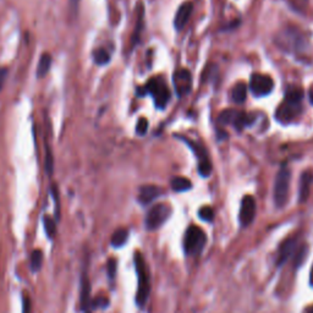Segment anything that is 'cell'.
<instances>
[{"label": "cell", "instance_id": "cell-1", "mask_svg": "<svg viewBox=\"0 0 313 313\" xmlns=\"http://www.w3.org/2000/svg\"><path fill=\"white\" fill-rule=\"evenodd\" d=\"M135 267L136 271H137V280H138V287H137V295H136V302L140 307H143L148 300L149 292H151V285H149V275L148 269L143 258L142 254L140 252H136L135 254Z\"/></svg>", "mask_w": 313, "mask_h": 313}, {"label": "cell", "instance_id": "cell-2", "mask_svg": "<svg viewBox=\"0 0 313 313\" xmlns=\"http://www.w3.org/2000/svg\"><path fill=\"white\" fill-rule=\"evenodd\" d=\"M207 243V236L201 228L191 225L185 232L184 248L188 256H196L203 251Z\"/></svg>", "mask_w": 313, "mask_h": 313}, {"label": "cell", "instance_id": "cell-3", "mask_svg": "<svg viewBox=\"0 0 313 313\" xmlns=\"http://www.w3.org/2000/svg\"><path fill=\"white\" fill-rule=\"evenodd\" d=\"M290 179H291V173H290L289 169L285 167H282L276 174L275 182H274V202H275V206L279 208L284 207L287 201Z\"/></svg>", "mask_w": 313, "mask_h": 313}, {"label": "cell", "instance_id": "cell-4", "mask_svg": "<svg viewBox=\"0 0 313 313\" xmlns=\"http://www.w3.org/2000/svg\"><path fill=\"white\" fill-rule=\"evenodd\" d=\"M147 93H151L154 99L156 107L159 109H164L170 99V91H169L167 84L160 77H153L149 80L146 85Z\"/></svg>", "mask_w": 313, "mask_h": 313}, {"label": "cell", "instance_id": "cell-5", "mask_svg": "<svg viewBox=\"0 0 313 313\" xmlns=\"http://www.w3.org/2000/svg\"><path fill=\"white\" fill-rule=\"evenodd\" d=\"M171 214L170 206L167 203H158L152 207L146 217V226L148 230H156L169 219Z\"/></svg>", "mask_w": 313, "mask_h": 313}, {"label": "cell", "instance_id": "cell-6", "mask_svg": "<svg viewBox=\"0 0 313 313\" xmlns=\"http://www.w3.org/2000/svg\"><path fill=\"white\" fill-rule=\"evenodd\" d=\"M180 140L185 141V143L188 145V147H190L193 151V153H195V156L197 157L199 175H202L203 178L209 176L210 173H212V163H210L208 154H207V151L204 149V147L202 145H196L193 141L187 140L186 137H180Z\"/></svg>", "mask_w": 313, "mask_h": 313}, {"label": "cell", "instance_id": "cell-7", "mask_svg": "<svg viewBox=\"0 0 313 313\" xmlns=\"http://www.w3.org/2000/svg\"><path fill=\"white\" fill-rule=\"evenodd\" d=\"M274 88V81L270 76L263 74H253L250 80V90L256 97L268 96Z\"/></svg>", "mask_w": 313, "mask_h": 313}, {"label": "cell", "instance_id": "cell-8", "mask_svg": "<svg viewBox=\"0 0 313 313\" xmlns=\"http://www.w3.org/2000/svg\"><path fill=\"white\" fill-rule=\"evenodd\" d=\"M301 102H291L284 99L282 104L276 109L275 118L280 123H290L301 113Z\"/></svg>", "mask_w": 313, "mask_h": 313}, {"label": "cell", "instance_id": "cell-9", "mask_svg": "<svg viewBox=\"0 0 313 313\" xmlns=\"http://www.w3.org/2000/svg\"><path fill=\"white\" fill-rule=\"evenodd\" d=\"M173 84L179 97L186 96L192 88V76L187 69H179L173 76Z\"/></svg>", "mask_w": 313, "mask_h": 313}, {"label": "cell", "instance_id": "cell-10", "mask_svg": "<svg viewBox=\"0 0 313 313\" xmlns=\"http://www.w3.org/2000/svg\"><path fill=\"white\" fill-rule=\"evenodd\" d=\"M256 215V201L252 196L247 195L241 201V208L239 219L242 226H248L253 221Z\"/></svg>", "mask_w": 313, "mask_h": 313}, {"label": "cell", "instance_id": "cell-11", "mask_svg": "<svg viewBox=\"0 0 313 313\" xmlns=\"http://www.w3.org/2000/svg\"><path fill=\"white\" fill-rule=\"evenodd\" d=\"M160 193H162V188L156 185H145L140 187V191H138V202L142 204H149L159 197Z\"/></svg>", "mask_w": 313, "mask_h": 313}, {"label": "cell", "instance_id": "cell-12", "mask_svg": "<svg viewBox=\"0 0 313 313\" xmlns=\"http://www.w3.org/2000/svg\"><path fill=\"white\" fill-rule=\"evenodd\" d=\"M193 7L191 3H185L181 7L179 8L178 13L175 15V20H174V25H175L176 30L184 29L185 25L187 24V21L190 20L191 14H192Z\"/></svg>", "mask_w": 313, "mask_h": 313}, {"label": "cell", "instance_id": "cell-13", "mask_svg": "<svg viewBox=\"0 0 313 313\" xmlns=\"http://www.w3.org/2000/svg\"><path fill=\"white\" fill-rule=\"evenodd\" d=\"M313 182V174L309 171H304L301 175L300 179V190H298V199L301 203L307 201L309 196V190H311V185Z\"/></svg>", "mask_w": 313, "mask_h": 313}, {"label": "cell", "instance_id": "cell-14", "mask_svg": "<svg viewBox=\"0 0 313 313\" xmlns=\"http://www.w3.org/2000/svg\"><path fill=\"white\" fill-rule=\"evenodd\" d=\"M80 306L82 309H87L90 306V296H91V284L87 274L84 273L81 276V290H80Z\"/></svg>", "mask_w": 313, "mask_h": 313}, {"label": "cell", "instance_id": "cell-15", "mask_svg": "<svg viewBox=\"0 0 313 313\" xmlns=\"http://www.w3.org/2000/svg\"><path fill=\"white\" fill-rule=\"evenodd\" d=\"M296 247V239L295 237H291V239H287L284 243L280 246V250H279L278 253V259H276V264L282 265L285 262L287 261L290 256L292 254L293 250Z\"/></svg>", "mask_w": 313, "mask_h": 313}, {"label": "cell", "instance_id": "cell-16", "mask_svg": "<svg viewBox=\"0 0 313 313\" xmlns=\"http://www.w3.org/2000/svg\"><path fill=\"white\" fill-rule=\"evenodd\" d=\"M231 98L236 104H241L247 98V86L243 82H237L231 90Z\"/></svg>", "mask_w": 313, "mask_h": 313}, {"label": "cell", "instance_id": "cell-17", "mask_svg": "<svg viewBox=\"0 0 313 313\" xmlns=\"http://www.w3.org/2000/svg\"><path fill=\"white\" fill-rule=\"evenodd\" d=\"M171 188L176 192H185V191L190 190L192 187L191 181L186 178H182V176H175V178L171 179Z\"/></svg>", "mask_w": 313, "mask_h": 313}, {"label": "cell", "instance_id": "cell-18", "mask_svg": "<svg viewBox=\"0 0 313 313\" xmlns=\"http://www.w3.org/2000/svg\"><path fill=\"white\" fill-rule=\"evenodd\" d=\"M127 237H129V231L126 229L120 228L115 230L112 236V245L114 247H121L127 241Z\"/></svg>", "mask_w": 313, "mask_h": 313}, {"label": "cell", "instance_id": "cell-19", "mask_svg": "<svg viewBox=\"0 0 313 313\" xmlns=\"http://www.w3.org/2000/svg\"><path fill=\"white\" fill-rule=\"evenodd\" d=\"M303 98V90L298 86H291L286 90L285 93V99L291 102H302Z\"/></svg>", "mask_w": 313, "mask_h": 313}, {"label": "cell", "instance_id": "cell-20", "mask_svg": "<svg viewBox=\"0 0 313 313\" xmlns=\"http://www.w3.org/2000/svg\"><path fill=\"white\" fill-rule=\"evenodd\" d=\"M52 65V58L49 54H43L41 57L40 63H38V69H37V74L40 77H44L47 75V73L49 71Z\"/></svg>", "mask_w": 313, "mask_h": 313}, {"label": "cell", "instance_id": "cell-21", "mask_svg": "<svg viewBox=\"0 0 313 313\" xmlns=\"http://www.w3.org/2000/svg\"><path fill=\"white\" fill-rule=\"evenodd\" d=\"M42 263H43L42 251L35 250L31 254V259H30V267H31V270L33 273H36V271H38L42 268Z\"/></svg>", "mask_w": 313, "mask_h": 313}, {"label": "cell", "instance_id": "cell-22", "mask_svg": "<svg viewBox=\"0 0 313 313\" xmlns=\"http://www.w3.org/2000/svg\"><path fill=\"white\" fill-rule=\"evenodd\" d=\"M43 223H44V229H46L47 235H48V237L53 239L54 235L57 234V223H55V220L52 219L51 217H48V215L44 217Z\"/></svg>", "mask_w": 313, "mask_h": 313}, {"label": "cell", "instance_id": "cell-23", "mask_svg": "<svg viewBox=\"0 0 313 313\" xmlns=\"http://www.w3.org/2000/svg\"><path fill=\"white\" fill-rule=\"evenodd\" d=\"M93 58H94V62H96V64H98V65H104V64L109 63V60H110L109 53H108L103 48H101V49H98V51L94 52Z\"/></svg>", "mask_w": 313, "mask_h": 313}, {"label": "cell", "instance_id": "cell-24", "mask_svg": "<svg viewBox=\"0 0 313 313\" xmlns=\"http://www.w3.org/2000/svg\"><path fill=\"white\" fill-rule=\"evenodd\" d=\"M198 215L202 220L212 221L213 219H214V210H213L212 207H208V206L202 207V208L199 209Z\"/></svg>", "mask_w": 313, "mask_h": 313}, {"label": "cell", "instance_id": "cell-25", "mask_svg": "<svg viewBox=\"0 0 313 313\" xmlns=\"http://www.w3.org/2000/svg\"><path fill=\"white\" fill-rule=\"evenodd\" d=\"M147 130H148V120L146 118H141L136 125V132L140 136H143L146 135Z\"/></svg>", "mask_w": 313, "mask_h": 313}, {"label": "cell", "instance_id": "cell-26", "mask_svg": "<svg viewBox=\"0 0 313 313\" xmlns=\"http://www.w3.org/2000/svg\"><path fill=\"white\" fill-rule=\"evenodd\" d=\"M32 312V302L31 297L27 293L22 295V313H31Z\"/></svg>", "mask_w": 313, "mask_h": 313}, {"label": "cell", "instance_id": "cell-27", "mask_svg": "<svg viewBox=\"0 0 313 313\" xmlns=\"http://www.w3.org/2000/svg\"><path fill=\"white\" fill-rule=\"evenodd\" d=\"M109 304V300L105 296H98L93 300L92 307L93 308H105Z\"/></svg>", "mask_w": 313, "mask_h": 313}, {"label": "cell", "instance_id": "cell-28", "mask_svg": "<svg viewBox=\"0 0 313 313\" xmlns=\"http://www.w3.org/2000/svg\"><path fill=\"white\" fill-rule=\"evenodd\" d=\"M116 274V261L114 258H110L108 261V275L110 279H114Z\"/></svg>", "mask_w": 313, "mask_h": 313}, {"label": "cell", "instance_id": "cell-29", "mask_svg": "<svg viewBox=\"0 0 313 313\" xmlns=\"http://www.w3.org/2000/svg\"><path fill=\"white\" fill-rule=\"evenodd\" d=\"M7 77H8V69L0 68V90H2L3 86H4Z\"/></svg>", "mask_w": 313, "mask_h": 313}, {"label": "cell", "instance_id": "cell-30", "mask_svg": "<svg viewBox=\"0 0 313 313\" xmlns=\"http://www.w3.org/2000/svg\"><path fill=\"white\" fill-rule=\"evenodd\" d=\"M304 253H306V248L302 247V248H301V251L297 253V257H296V261H295L296 265H300L301 264V262H302V258L304 257Z\"/></svg>", "mask_w": 313, "mask_h": 313}, {"label": "cell", "instance_id": "cell-31", "mask_svg": "<svg viewBox=\"0 0 313 313\" xmlns=\"http://www.w3.org/2000/svg\"><path fill=\"white\" fill-rule=\"evenodd\" d=\"M69 2H70V9L73 11V14H76L77 9H79L80 0H69Z\"/></svg>", "mask_w": 313, "mask_h": 313}, {"label": "cell", "instance_id": "cell-32", "mask_svg": "<svg viewBox=\"0 0 313 313\" xmlns=\"http://www.w3.org/2000/svg\"><path fill=\"white\" fill-rule=\"evenodd\" d=\"M308 98H309V102H311V104L313 105V85L309 87V91H308Z\"/></svg>", "mask_w": 313, "mask_h": 313}, {"label": "cell", "instance_id": "cell-33", "mask_svg": "<svg viewBox=\"0 0 313 313\" xmlns=\"http://www.w3.org/2000/svg\"><path fill=\"white\" fill-rule=\"evenodd\" d=\"M304 313H313V304H312V306L307 307L306 311H304Z\"/></svg>", "mask_w": 313, "mask_h": 313}, {"label": "cell", "instance_id": "cell-34", "mask_svg": "<svg viewBox=\"0 0 313 313\" xmlns=\"http://www.w3.org/2000/svg\"><path fill=\"white\" fill-rule=\"evenodd\" d=\"M309 282H311V285H313V265L311 269V275H309Z\"/></svg>", "mask_w": 313, "mask_h": 313}]
</instances>
